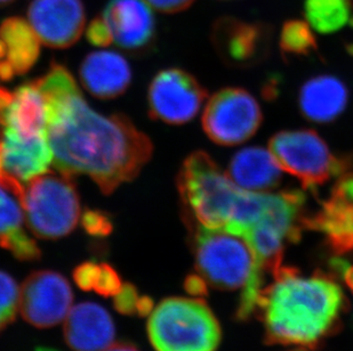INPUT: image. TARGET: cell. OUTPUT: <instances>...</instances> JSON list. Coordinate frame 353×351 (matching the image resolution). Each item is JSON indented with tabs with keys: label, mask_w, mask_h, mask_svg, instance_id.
Here are the masks:
<instances>
[{
	"label": "cell",
	"mask_w": 353,
	"mask_h": 351,
	"mask_svg": "<svg viewBox=\"0 0 353 351\" xmlns=\"http://www.w3.org/2000/svg\"><path fill=\"white\" fill-rule=\"evenodd\" d=\"M99 262H86L76 267L74 281L83 291H93L94 279L97 274Z\"/></svg>",
	"instance_id": "cell-29"
},
{
	"label": "cell",
	"mask_w": 353,
	"mask_h": 351,
	"mask_svg": "<svg viewBox=\"0 0 353 351\" xmlns=\"http://www.w3.org/2000/svg\"><path fill=\"white\" fill-rule=\"evenodd\" d=\"M74 292L60 273L36 270L20 290V312L24 321L38 328H53L70 312Z\"/></svg>",
	"instance_id": "cell-10"
},
{
	"label": "cell",
	"mask_w": 353,
	"mask_h": 351,
	"mask_svg": "<svg viewBox=\"0 0 353 351\" xmlns=\"http://www.w3.org/2000/svg\"><path fill=\"white\" fill-rule=\"evenodd\" d=\"M79 74L83 88L101 100L123 95L132 81L130 63L112 50L88 54L80 65Z\"/></svg>",
	"instance_id": "cell-16"
},
{
	"label": "cell",
	"mask_w": 353,
	"mask_h": 351,
	"mask_svg": "<svg viewBox=\"0 0 353 351\" xmlns=\"http://www.w3.org/2000/svg\"><path fill=\"white\" fill-rule=\"evenodd\" d=\"M14 94L10 93V90L0 86V118L6 109L10 107V104L13 103Z\"/></svg>",
	"instance_id": "cell-34"
},
{
	"label": "cell",
	"mask_w": 353,
	"mask_h": 351,
	"mask_svg": "<svg viewBox=\"0 0 353 351\" xmlns=\"http://www.w3.org/2000/svg\"><path fill=\"white\" fill-rule=\"evenodd\" d=\"M194 251L198 273L214 288H243L238 318L247 319L256 312L262 291V268L246 237L224 229L198 226Z\"/></svg>",
	"instance_id": "cell-3"
},
{
	"label": "cell",
	"mask_w": 353,
	"mask_h": 351,
	"mask_svg": "<svg viewBox=\"0 0 353 351\" xmlns=\"http://www.w3.org/2000/svg\"><path fill=\"white\" fill-rule=\"evenodd\" d=\"M81 226L88 235L107 237L114 231V224L105 212L87 209L81 215Z\"/></svg>",
	"instance_id": "cell-26"
},
{
	"label": "cell",
	"mask_w": 353,
	"mask_h": 351,
	"mask_svg": "<svg viewBox=\"0 0 353 351\" xmlns=\"http://www.w3.org/2000/svg\"><path fill=\"white\" fill-rule=\"evenodd\" d=\"M22 209L20 200L0 185V246L21 262H34L41 252L24 229Z\"/></svg>",
	"instance_id": "cell-20"
},
{
	"label": "cell",
	"mask_w": 353,
	"mask_h": 351,
	"mask_svg": "<svg viewBox=\"0 0 353 351\" xmlns=\"http://www.w3.org/2000/svg\"><path fill=\"white\" fill-rule=\"evenodd\" d=\"M207 92L187 71L172 67L158 72L148 89V109L152 120L184 125L196 118Z\"/></svg>",
	"instance_id": "cell-9"
},
{
	"label": "cell",
	"mask_w": 353,
	"mask_h": 351,
	"mask_svg": "<svg viewBox=\"0 0 353 351\" xmlns=\"http://www.w3.org/2000/svg\"><path fill=\"white\" fill-rule=\"evenodd\" d=\"M274 284L262 288L257 302L268 341L280 345H316L337 325L343 310V292L325 275L300 276L280 266Z\"/></svg>",
	"instance_id": "cell-2"
},
{
	"label": "cell",
	"mask_w": 353,
	"mask_h": 351,
	"mask_svg": "<svg viewBox=\"0 0 353 351\" xmlns=\"http://www.w3.org/2000/svg\"><path fill=\"white\" fill-rule=\"evenodd\" d=\"M269 31L263 24L222 17L214 24L212 41L221 58L231 67L246 69L264 60L269 52Z\"/></svg>",
	"instance_id": "cell-12"
},
{
	"label": "cell",
	"mask_w": 353,
	"mask_h": 351,
	"mask_svg": "<svg viewBox=\"0 0 353 351\" xmlns=\"http://www.w3.org/2000/svg\"><path fill=\"white\" fill-rule=\"evenodd\" d=\"M227 173L239 189L264 193L279 185L283 169L270 149L252 146L234 154Z\"/></svg>",
	"instance_id": "cell-18"
},
{
	"label": "cell",
	"mask_w": 353,
	"mask_h": 351,
	"mask_svg": "<svg viewBox=\"0 0 353 351\" xmlns=\"http://www.w3.org/2000/svg\"><path fill=\"white\" fill-rule=\"evenodd\" d=\"M28 21L45 46L64 50L79 40L86 12L81 0H31Z\"/></svg>",
	"instance_id": "cell-11"
},
{
	"label": "cell",
	"mask_w": 353,
	"mask_h": 351,
	"mask_svg": "<svg viewBox=\"0 0 353 351\" xmlns=\"http://www.w3.org/2000/svg\"><path fill=\"white\" fill-rule=\"evenodd\" d=\"M147 328L157 351H215L220 345V324L198 299H165L151 312Z\"/></svg>",
	"instance_id": "cell-5"
},
{
	"label": "cell",
	"mask_w": 353,
	"mask_h": 351,
	"mask_svg": "<svg viewBox=\"0 0 353 351\" xmlns=\"http://www.w3.org/2000/svg\"><path fill=\"white\" fill-rule=\"evenodd\" d=\"M332 267H333L339 274L343 275L345 284H347V288H350L351 291L353 292V266H349L344 260H341V259L337 258L334 259L333 262H332Z\"/></svg>",
	"instance_id": "cell-32"
},
{
	"label": "cell",
	"mask_w": 353,
	"mask_h": 351,
	"mask_svg": "<svg viewBox=\"0 0 353 351\" xmlns=\"http://www.w3.org/2000/svg\"><path fill=\"white\" fill-rule=\"evenodd\" d=\"M54 156L48 136H17L3 129L0 142V180L6 177L21 182L46 173Z\"/></svg>",
	"instance_id": "cell-13"
},
{
	"label": "cell",
	"mask_w": 353,
	"mask_h": 351,
	"mask_svg": "<svg viewBox=\"0 0 353 351\" xmlns=\"http://www.w3.org/2000/svg\"><path fill=\"white\" fill-rule=\"evenodd\" d=\"M103 19L114 43L123 50H143L156 34L154 13L145 0H109Z\"/></svg>",
	"instance_id": "cell-14"
},
{
	"label": "cell",
	"mask_w": 353,
	"mask_h": 351,
	"mask_svg": "<svg viewBox=\"0 0 353 351\" xmlns=\"http://www.w3.org/2000/svg\"><path fill=\"white\" fill-rule=\"evenodd\" d=\"M67 345L74 351H104L114 342V319L95 302H81L70 309L63 328Z\"/></svg>",
	"instance_id": "cell-15"
},
{
	"label": "cell",
	"mask_w": 353,
	"mask_h": 351,
	"mask_svg": "<svg viewBox=\"0 0 353 351\" xmlns=\"http://www.w3.org/2000/svg\"><path fill=\"white\" fill-rule=\"evenodd\" d=\"M22 208L30 232L41 240H59L74 232L80 219L77 187L70 176L45 173L24 189Z\"/></svg>",
	"instance_id": "cell-6"
},
{
	"label": "cell",
	"mask_w": 353,
	"mask_h": 351,
	"mask_svg": "<svg viewBox=\"0 0 353 351\" xmlns=\"http://www.w3.org/2000/svg\"><path fill=\"white\" fill-rule=\"evenodd\" d=\"M295 351H307V350H305V349H299V350H295Z\"/></svg>",
	"instance_id": "cell-39"
},
{
	"label": "cell",
	"mask_w": 353,
	"mask_h": 351,
	"mask_svg": "<svg viewBox=\"0 0 353 351\" xmlns=\"http://www.w3.org/2000/svg\"><path fill=\"white\" fill-rule=\"evenodd\" d=\"M349 90L342 80L330 74L307 80L300 90L299 104L304 118L316 123H330L347 109Z\"/></svg>",
	"instance_id": "cell-17"
},
{
	"label": "cell",
	"mask_w": 353,
	"mask_h": 351,
	"mask_svg": "<svg viewBox=\"0 0 353 351\" xmlns=\"http://www.w3.org/2000/svg\"><path fill=\"white\" fill-rule=\"evenodd\" d=\"M86 38L94 47H108L114 43L109 25L103 17H97L87 28Z\"/></svg>",
	"instance_id": "cell-28"
},
{
	"label": "cell",
	"mask_w": 353,
	"mask_h": 351,
	"mask_svg": "<svg viewBox=\"0 0 353 351\" xmlns=\"http://www.w3.org/2000/svg\"><path fill=\"white\" fill-rule=\"evenodd\" d=\"M263 121L260 104L241 88H224L214 94L203 109V131L221 146L243 144L256 134Z\"/></svg>",
	"instance_id": "cell-8"
},
{
	"label": "cell",
	"mask_w": 353,
	"mask_h": 351,
	"mask_svg": "<svg viewBox=\"0 0 353 351\" xmlns=\"http://www.w3.org/2000/svg\"><path fill=\"white\" fill-rule=\"evenodd\" d=\"M141 297L133 284H123L120 291L114 295V308L123 315H137Z\"/></svg>",
	"instance_id": "cell-27"
},
{
	"label": "cell",
	"mask_w": 353,
	"mask_h": 351,
	"mask_svg": "<svg viewBox=\"0 0 353 351\" xmlns=\"http://www.w3.org/2000/svg\"><path fill=\"white\" fill-rule=\"evenodd\" d=\"M17 76V71L10 61L0 60V80L1 81H10L14 76Z\"/></svg>",
	"instance_id": "cell-33"
},
{
	"label": "cell",
	"mask_w": 353,
	"mask_h": 351,
	"mask_svg": "<svg viewBox=\"0 0 353 351\" xmlns=\"http://www.w3.org/2000/svg\"><path fill=\"white\" fill-rule=\"evenodd\" d=\"M7 56V47L3 43V39L0 38V60H3V57Z\"/></svg>",
	"instance_id": "cell-36"
},
{
	"label": "cell",
	"mask_w": 353,
	"mask_h": 351,
	"mask_svg": "<svg viewBox=\"0 0 353 351\" xmlns=\"http://www.w3.org/2000/svg\"><path fill=\"white\" fill-rule=\"evenodd\" d=\"M176 185L191 224L208 229L227 228L241 189L206 152L196 151L184 160Z\"/></svg>",
	"instance_id": "cell-4"
},
{
	"label": "cell",
	"mask_w": 353,
	"mask_h": 351,
	"mask_svg": "<svg viewBox=\"0 0 353 351\" xmlns=\"http://www.w3.org/2000/svg\"><path fill=\"white\" fill-rule=\"evenodd\" d=\"M269 149L280 168L316 193L333 177L347 173L350 163L334 156L326 142L310 129L283 130L271 138Z\"/></svg>",
	"instance_id": "cell-7"
},
{
	"label": "cell",
	"mask_w": 353,
	"mask_h": 351,
	"mask_svg": "<svg viewBox=\"0 0 353 351\" xmlns=\"http://www.w3.org/2000/svg\"><path fill=\"white\" fill-rule=\"evenodd\" d=\"M352 28H353V21H352Z\"/></svg>",
	"instance_id": "cell-40"
},
{
	"label": "cell",
	"mask_w": 353,
	"mask_h": 351,
	"mask_svg": "<svg viewBox=\"0 0 353 351\" xmlns=\"http://www.w3.org/2000/svg\"><path fill=\"white\" fill-rule=\"evenodd\" d=\"M104 351H139V349L135 345H130L128 342H119V343L110 345L109 348Z\"/></svg>",
	"instance_id": "cell-35"
},
{
	"label": "cell",
	"mask_w": 353,
	"mask_h": 351,
	"mask_svg": "<svg viewBox=\"0 0 353 351\" xmlns=\"http://www.w3.org/2000/svg\"><path fill=\"white\" fill-rule=\"evenodd\" d=\"M36 351H59L57 349L45 348V347H40V348L36 349Z\"/></svg>",
	"instance_id": "cell-38"
},
{
	"label": "cell",
	"mask_w": 353,
	"mask_h": 351,
	"mask_svg": "<svg viewBox=\"0 0 353 351\" xmlns=\"http://www.w3.org/2000/svg\"><path fill=\"white\" fill-rule=\"evenodd\" d=\"M20 308V290L15 279L0 270V332L13 323Z\"/></svg>",
	"instance_id": "cell-24"
},
{
	"label": "cell",
	"mask_w": 353,
	"mask_h": 351,
	"mask_svg": "<svg viewBox=\"0 0 353 351\" xmlns=\"http://www.w3.org/2000/svg\"><path fill=\"white\" fill-rule=\"evenodd\" d=\"M279 47L283 56H309L318 50L312 28L301 20L285 22L280 34Z\"/></svg>",
	"instance_id": "cell-23"
},
{
	"label": "cell",
	"mask_w": 353,
	"mask_h": 351,
	"mask_svg": "<svg viewBox=\"0 0 353 351\" xmlns=\"http://www.w3.org/2000/svg\"><path fill=\"white\" fill-rule=\"evenodd\" d=\"M152 8L160 13L176 14L188 10L194 0H145Z\"/></svg>",
	"instance_id": "cell-30"
},
{
	"label": "cell",
	"mask_w": 353,
	"mask_h": 351,
	"mask_svg": "<svg viewBox=\"0 0 353 351\" xmlns=\"http://www.w3.org/2000/svg\"><path fill=\"white\" fill-rule=\"evenodd\" d=\"M351 0H305L304 15L316 32L333 34L345 27L350 19Z\"/></svg>",
	"instance_id": "cell-22"
},
{
	"label": "cell",
	"mask_w": 353,
	"mask_h": 351,
	"mask_svg": "<svg viewBox=\"0 0 353 351\" xmlns=\"http://www.w3.org/2000/svg\"><path fill=\"white\" fill-rule=\"evenodd\" d=\"M0 38L7 47V60L17 74H26L37 63L41 41L29 21L20 17L3 20L0 24Z\"/></svg>",
	"instance_id": "cell-21"
},
{
	"label": "cell",
	"mask_w": 353,
	"mask_h": 351,
	"mask_svg": "<svg viewBox=\"0 0 353 351\" xmlns=\"http://www.w3.org/2000/svg\"><path fill=\"white\" fill-rule=\"evenodd\" d=\"M123 286L117 270L105 262H99L94 279L93 291L97 295L109 298L114 297Z\"/></svg>",
	"instance_id": "cell-25"
},
{
	"label": "cell",
	"mask_w": 353,
	"mask_h": 351,
	"mask_svg": "<svg viewBox=\"0 0 353 351\" xmlns=\"http://www.w3.org/2000/svg\"><path fill=\"white\" fill-rule=\"evenodd\" d=\"M0 125L17 136H47L46 105L34 83L15 90L13 103L0 118Z\"/></svg>",
	"instance_id": "cell-19"
},
{
	"label": "cell",
	"mask_w": 353,
	"mask_h": 351,
	"mask_svg": "<svg viewBox=\"0 0 353 351\" xmlns=\"http://www.w3.org/2000/svg\"><path fill=\"white\" fill-rule=\"evenodd\" d=\"M15 0H0V7L7 6L10 3H13Z\"/></svg>",
	"instance_id": "cell-37"
},
{
	"label": "cell",
	"mask_w": 353,
	"mask_h": 351,
	"mask_svg": "<svg viewBox=\"0 0 353 351\" xmlns=\"http://www.w3.org/2000/svg\"><path fill=\"white\" fill-rule=\"evenodd\" d=\"M34 83L46 105L47 136L59 173L88 176L105 195L140 175L154 144L127 116L92 109L70 71L57 62Z\"/></svg>",
	"instance_id": "cell-1"
},
{
	"label": "cell",
	"mask_w": 353,
	"mask_h": 351,
	"mask_svg": "<svg viewBox=\"0 0 353 351\" xmlns=\"http://www.w3.org/2000/svg\"><path fill=\"white\" fill-rule=\"evenodd\" d=\"M184 288L188 293L191 295H196V297H201V295H206L208 292L207 288L206 279H203V276L200 274H192V275L188 276L185 281H184Z\"/></svg>",
	"instance_id": "cell-31"
}]
</instances>
